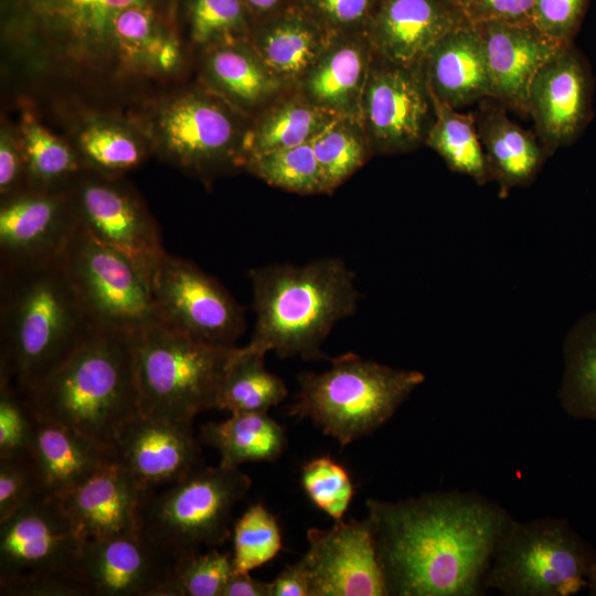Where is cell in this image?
Returning a JSON list of instances; mask_svg holds the SVG:
<instances>
[{"mask_svg": "<svg viewBox=\"0 0 596 596\" xmlns=\"http://www.w3.org/2000/svg\"><path fill=\"white\" fill-rule=\"evenodd\" d=\"M372 58L373 50L365 32L332 35L300 81L306 100L338 117L360 121Z\"/></svg>", "mask_w": 596, "mask_h": 596, "instance_id": "cb8c5ba5", "label": "cell"}, {"mask_svg": "<svg viewBox=\"0 0 596 596\" xmlns=\"http://www.w3.org/2000/svg\"><path fill=\"white\" fill-rule=\"evenodd\" d=\"M39 493L30 456L0 458V523Z\"/></svg>", "mask_w": 596, "mask_h": 596, "instance_id": "f6af8a7d", "label": "cell"}, {"mask_svg": "<svg viewBox=\"0 0 596 596\" xmlns=\"http://www.w3.org/2000/svg\"><path fill=\"white\" fill-rule=\"evenodd\" d=\"M253 46L280 81H301L318 60L332 34L298 3L257 23Z\"/></svg>", "mask_w": 596, "mask_h": 596, "instance_id": "83f0119b", "label": "cell"}, {"mask_svg": "<svg viewBox=\"0 0 596 596\" xmlns=\"http://www.w3.org/2000/svg\"><path fill=\"white\" fill-rule=\"evenodd\" d=\"M586 590L589 595L596 596V565L590 573Z\"/></svg>", "mask_w": 596, "mask_h": 596, "instance_id": "f5cc1de1", "label": "cell"}, {"mask_svg": "<svg viewBox=\"0 0 596 596\" xmlns=\"http://www.w3.org/2000/svg\"><path fill=\"white\" fill-rule=\"evenodd\" d=\"M200 440L215 448L223 467L238 468L245 462L274 461L287 443L284 428L268 412L234 413L222 422L200 428Z\"/></svg>", "mask_w": 596, "mask_h": 596, "instance_id": "f1b7e54d", "label": "cell"}, {"mask_svg": "<svg viewBox=\"0 0 596 596\" xmlns=\"http://www.w3.org/2000/svg\"><path fill=\"white\" fill-rule=\"evenodd\" d=\"M234 572L233 555L217 547L178 557L162 596H221Z\"/></svg>", "mask_w": 596, "mask_h": 596, "instance_id": "ab89813d", "label": "cell"}, {"mask_svg": "<svg viewBox=\"0 0 596 596\" xmlns=\"http://www.w3.org/2000/svg\"><path fill=\"white\" fill-rule=\"evenodd\" d=\"M31 183L21 146L7 132L0 139V193L9 196L26 189Z\"/></svg>", "mask_w": 596, "mask_h": 596, "instance_id": "c3c4849f", "label": "cell"}, {"mask_svg": "<svg viewBox=\"0 0 596 596\" xmlns=\"http://www.w3.org/2000/svg\"><path fill=\"white\" fill-rule=\"evenodd\" d=\"M149 284L155 320L206 344L235 347L245 330L244 311L216 279L166 252Z\"/></svg>", "mask_w": 596, "mask_h": 596, "instance_id": "8fae6325", "label": "cell"}, {"mask_svg": "<svg viewBox=\"0 0 596 596\" xmlns=\"http://www.w3.org/2000/svg\"><path fill=\"white\" fill-rule=\"evenodd\" d=\"M596 550L564 519L512 520L485 588L507 596H570L587 588Z\"/></svg>", "mask_w": 596, "mask_h": 596, "instance_id": "52a82bcc", "label": "cell"}, {"mask_svg": "<svg viewBox=\"0 0 596 596\" xmlns=\"http://www.w3.org/2000/svg\"><path fill=\"white\" fill-rule=\"evenodd\" d=\"M244 166L268 184L287 191L328 192L311 142L251 158Z\"/></svg>", "mask_w": 596, "mask_h": 596, "instance_id": "74e56055", "label": "cell"}, {"mask_svg": "<svg viewBox=\"0 0 596 596\" xmlns=\"http://www.w3.org/2000/svg\"><path fill=\"white\" fill-rule=\"evenodd\" d=\"M424 380L417 370L345 353L332 359L322 373L298 376L299 391L289 415L310 419L345 446L384 425Z\"/></svg>", "mask_w": 596, "mask_h": 596, "instance_id": "5b68a950", "label": "cell"}, {"mask_svg": "<svg viewBox=\"0 0 596 596\" xmlns=\"http://www.w3.org/2000/svg\"><path fill=\"white\" fill-rule=\"evenodd\" d=\"M77 223L120 252L150 277L166 254L153 219L137 196L110 175L79 172L67 185Z\"/></svg>", "mask_w": 596, "mask_h": 596, "instance_id": "5bb4252c", "label": "cell"}, {"mask_svg": "<svg viewBox=\"0 0 596 596\" xmlns=\"http://www.w3.org/2000/svg\"><path fill=\"white\" fill-rule=\"evenodd\" d=\"M158 124L162 150L180 167L207 174L232 162L242 166L233 118L209 97L188 94L173 99Z\"/></svg>", "mask_w": 596, "mask_h": 596, "instance_id": "d6986e66", "label": "cell"}, {"mask_svg": "<svg viewBox=\"0 0 596 596\" xmlns=\"http://www.w3.org/2000/svg\"><path fill=\"white\" fill-rule=\"evenodd\" d=\"M337 115L305 100L274 107L255 126L242 146V166L254 157L311 142Z\"/></svg>", "mask_w": 596, "mask_h": 596, "instance_id": "d6a6232c", "label": "cell"}, {"mask_svg": "<svg viewBox=\"0 0 596 596\" xmlns=\"http://www.w3.org/2000/svg\"><path fill=\"white\" fill-rule=\"evenodd\" d=\"M557 398L576 419L596 421V311L583 316L563 341Z\"/></svg>", "mask_w": 596, "mask_h": 596, "instance_id": "f546056e", "label": "cell"}, {"mask_svg": "<svg viewBox=\"0 0 596 596\" xmlns=\"http://www.w3.org/2000/svg\"><path fill=\"white\" fill-rule=\"evenodd\" d=\"M23 395L35 415L115 453L123 428L141 414L131 332L94 324L75 350Z\"/></svg>", "mask_w": 596, "mask_h": 596, "instance_id": "3957f363", "label": "cell"}, {"mask_svg": "<svg viewBox=\"0 0 596 596\" xmlns=\"http://www.w3.org/2000/svg\"><path fill=\"white\" fill-rule=\"evenodd\" d=\"M269 596H310V576L302 557L269 582Z\"/></svg>", "mask_w": 596, "mask_h": 596, "instance_id": "681fc988", "label": "cell"}, {"mask_svg": "<svg viewBox=\"0 0 596 596\" xmlns=\"http://www.w3.org/2000/svg\"><path fill=\"white\" fill-rule=\"evenodd\" d=\"M183 0H1L7 35L35 47H55L74 60L115 53L114 30L131 9L178 21Z\"/></svg>", "mask_w": 596, "mask_h": 596, "instance_id": "9c48e42d", "label": "cell"}, {"mask_svg": "<svg viewBox=\"0 0 596 596\" xmlns=\"http://www.w3.org/2000/svg\"><path fill=\"white\" fill-rule=\"evenodd\" d=\"M483 46L490 98L528 115V94L539 70L564 45L532 21L488 22L476 25Z\"/></svg>", "mask_w": 596, "mask_h": 596, "instance_id": "ffe728a7", "label": "cell"}, {"mask_svg": "<svg viewBox=\"0 0 596 596\" xmlns=\"http://www.w3.org/2000/svg\"><path fill=\"white\" fill-rule=\"evenodd\" d=\"M116 460L146 490L169 486L201 465V440L192 424L138 415L123 428Z\"/></svg>", "mask_w": 596, "mask_h": 596, "instance_id": "44dd1931", "label": "cell"}, {"mask_svg": "<svg viewBox=\"0 0 596 596\" xmlns=\"http://www.w3.org/2000/svg\"><path fill=\"white\" fill-rule=\"evenodd\" d=\"M251 487L240 468L200 466L151 494L142 530L174 560L220 547L231 536L233 508Z\"/></svg>", "mask_w": 596, "mask_h": 596, "instance_id": "ba28073f", "label": "cell"}, {"mask_svg": "<svg viewBox=\"0 0 596 596\" xmlns=\"http://www.w3.org/2000/svg\"><path fill=\"white\" fill-rule=\"evenodd\" d=\"M35 415L25 396L0 384V458L30 456Z\"/></svg>", "mask_w": 596, "mask_h": 596, "instance_id": "7bdbcfd3", "label": "cell"}, {"mask_svg": "<svg viewBox=\"0 0 596 596\" xmlns=\"http://www.w3.org/2000/svg\"><path fill=\"white\" fill-rule=\"evenodd\" d=\"M473 25L488 22H533L534 0H454Z\"/></svg>", "mask_w": 596, "mask_h": 596, "instance_id": "7dc6e473", "label": "cell"}, {"mask_svg": "<svg viewBox=\"0 0 596 596\" xmlns=\"http://www.w3.org/2000/svg\"><path fill=\"white\" fill-rule=\"evenodd\" d=\"M153 492L142 488L115 459L60 499L86 541L142 530L145 509Z\"/></svg>", "mask_w": 596, "mask_h": 596, "instance_id": "603a6c76", "label": "cell"}, {"mask_svg": "<svg viewBox=\"0 0 596 596\" xmlns=\"http://www.w3.org/2000/svg\"><path fill=\"white\" fill-rule=\"evenodd\" d=\"M182 6L190 36L199 45L243 42L254 33L243 0H183Z\"/></svg>", "mask_w": 596, "mask_h": 596, "instance_id": "8d00e7d4", "label": "cell"}, {"mask_svg": "<svg viewBox=\"0 0 596 596\" xmlns=\"http://www.w3.org/2000/svg\"><path fill=\"white\" fill-rule=\"evenodd\" d=\"M256 315L248 351L280 358H324L321 345L358 306L355 275L339 258L273 264L248 272Z\"/></svg>", "mask_w": 596, "mask_h": 596, "instance_id": "277c9868", "label": "cell"}, {"mask_svg": "<svg viewBox=\"0 0 596 596\" xmlns=\"http://www.w3.org/2000/svg\"><path fill=\"white\" fill-rule=\"evenodd\" d=\"M265 355L236 348L225 371L216 408L234 413L268 412L287 396L284 381L269 372Z\"/></svg>", "mask_w": 596, "mask_h": 596, "instance_id": "836d02e7", "label": "cell"}, {"mask_svg": "<svg viewBox=\"0 0 596 596\" xmlns=\"http://www.w3.org/2000/svg\"><path fill=\"white\" fill-rule=\"evenodd\" d=\"M20 143L32 188L64 189L83 170L79 155L32 115L22 118Z\"/></svg>", "mask_w": 596, "mask_h": 596, "instance_id": "e575fe53", "label": "cell"}, {"mask_svg": "<svg viewBox=\"0 0 596 596\" xmlns=\"http://www.w3.org/2000/svg\"><path fill=\"white\" fill-rule=\"evenodd\" d=\"M76 226L67 188H30L4 196L0 206V269L58 260Z\"/></svg>", "mask_w": 596, "mask_h": 596, "instance_id": "2e32d148", "label": "cell"}, {"mask_svg": "<svg viewBox=\"0 0 596 596\" xmlns=\"http://www.w3.org/2000/svg\"><path fill=\"white\" fill-rule=\"evenodd\" d=\"M465 21L454 0H381L365 33L376 56L421 66L432 47Z\"/></svg>", "mask_w": 596, "mask_h": 596, "instance_id": "7402d4cb", "label": "cell"}, {"mask_svg": "<svg viewBox=\"0 0 596 596\" xmlns=\"http://www.w3.org/2000/svg\"><path fill=\"white\" fill-rule=\"evenodd\" d=\"M479 102L475 115L482 145L489 181L499 188V196L520 187H528L549 158L535 132L512 121L500 103Z\"/></svg>", "mask_w": 596, "mask_h": 596, "instance_id": "4316f807", "label": "cell"}, {"mask_svg": "<svg viewBox=\"0 0 596 596\" xmlns=\"http://www.w3.org/2000/svg\"><path fill=\"white\" fill-rule=\"evenodd\" d=\"M94 324L60 259L0 269V384L28 393Z\"/></svg>", "mask_w": 596, "mask_h": 596, "instance_id": "7a4b0ae2", "label": "cell"}, {"mask_svg": "<svg viewBox=\"0 0 596 596\" xmlns=\"http://www.w3.org/2000/svg\"><path fill=\"white\" fill-rule=\"evenodd\" d=\"M141 414L184 424L216 408L221 384L237 347H216L157 320L131 332Z\"/></svg>", "mask_w": 596, "mask_h": 596, "instance_id": "8992f818", "label": "cell"}, {"mask_svg": "<svg viewBox=\"0 0 596 596\" xmlns=\"http://www.w3.org/2000/svg\"><path fill=\"white\" fill-rule=\"evenodd\" d=\"M77 145L83 164L110 177L137 167L146 156L143 145L132 134L108 123L86 126Z\"/></svg>", "mask_w": 596, "mask_h": 596, "instance_id": "f35d334b", "label": "cell"}, {"mask_svg": "<svg viewBox=\"0 0 596 596\" xmlns=\"http://www.w3.org/2000/svg\"><path fill=\"white\" fill-rule=\"evenodd\" d=\"M255 25L297 3V0H243Z\"/></svg>", "mask_w": 596, "mask_h": 596, "instance_id": "816d5d0a", "label": "cell"}, {"mask_svg": "<svg viewBox=\"0 0 596 596\" xmlns=\"http://www.w3.org/2000/svg\"><path fill=\"white\" fill-rule=\"evenodd\" d=\"M281 550V532L264 504L251 505L233 526L235 572L249 573L272 561Z\"/></svg>", "mask_w": 596, "mask_h": 596, "instance_id": "60d3db41", "label": "cell"}, {"mask_svg": "<svg viewBox=\"0 0 596 596\" xmlns=\"http://www.w3.org/2000/svg\"><path fill=\"white\" fill-rule=\"evenodd\" d=\"M594 77L573 43L564 45L535 74L528 94V115L547 157L571 146L593 116Z\"/></svg>", "mask_w": 596, "mask_h": 596, "instance_id": "9a60e30c", "label": "cell"}, {"mask_svg": "<svg viewBox=\"0 0 596 596\" xmlns=\"http://www.w3.org/2000/svg\"><path fill=\"white\" fill-rule=\"evenodd\" d=\"M590 0H534L533 23L550 38L573 43Z\"/></svg>", "mask_w": 596, "mask_h": 596, "instance_id": "bcb514c9", "label": "cell"}, {"mask_svg": "<svg viewBox=\"0 0 596 596\" xmlns=\"http://www.w3.org/2000/svg\"><path fill=\"white\" fill-rule=\"evenodd\" d=\"M60 260L95 324L132 332L155 320L149 276L78 223Z\"/></svg>", "mask_w": 596, "mask_h": 596, "instance_id": "30bf717a", "label": "cell"}, {"mask_svg": "<svg viewBox=\"0 0 596 596\" xmlns=\"http://www.w3.org/2000/svg\"><path fill=\"white\" fill-rule=\"evenodd\" d=\"M206 70L215 87L242 107H253L272 96L280 81L245 41L213 46Z\"/></svg>", "mask_w": 596, "mask_h": 596, "instance_id": "4dcf8cb0", "label": "cell"}, {"mask_svg": "<svg viewBox=\"0 0 596 596\" xmlns=\"http://www.w3.org/2000/svg\"><path fill=\"white\" fill-rule=\"evenodd\" d=\"M301 486L311 502L334 521L343 519L353 498V483L343 466L321 456L301 468Z\"/></svg>", "mask_w": 596, "mask_h": 596, "instance_id": "b9f144b4", "label": "cell"}, {"mask_svg": "<svg viewBox=\"0 0 596 596\" xmlns=\"http://www.w3.org/2000/svg\"><path fill=\"white\" fill-rule=\"evenodd\" d=\"M310 596H387L368 518L307 531Z\"/></svg>", "mask_w": 596, "mask_h": 596, "instance_id": "ac0fdd59", "label": "cell"}, {"mask_svg": "<svg viewBox=\"0 0 596 596\" xmlns=\"http://www.w3.org/2000/svg\"><path fill=\"white\" fill-rule=\"evenodd\" d=\"M221 596H269V582L256 579L249 573L234 572Z\"/></svg>", "mask_w": 596, "mask_h": 596, "instance_id": "f907efd6", "label": "cell"}, {"mask_svg": "<svg viewBox=\"0 0 596 596\" xmlns=\"http://www.w3.org/2000/svg\"><path fill=\"white\" fill-rule=\"evenodd\" d=\"M84 542L60 498L34 496L0 523V594L39 579L81 583L76 566Z\"/></svg>", "mask_w": 596, "mask_h": 596, "instance_id": "7c38bea8", "label": "cell"}, {"mask_svg": "<svg viewBox=\"0 0 596 596\" xmlns=\"http://www.w3.org/2000/svg\"><path fill=\"white\" fill-rule=\"evenodd\" d=\"M381 0H297L330 34L365 32Z\"/></svg>", "mask_w": 596, "mask_h": 596, "instance_id": "ee69618b", "label": "cell"}, {"mask_svg": "<svg viewBox=\"0 0 596 596\" xmlns=\"http://www.w3.org/2000/svg\"><path fill=\"white\" fill-rule=\"evenodd\" d=\"M422 67L430 93L454 108L490 98L482 41L477 26L468 21L439 40Z\"/></svg>", "mask_w": 596, "mask_h": 596, "instance_id": "484cf974", "label": "cell"}, {"mask_svg": "<svg viewBox=\"0 0 596 596\" xmlns=\"http://www.w3.org/2000/svg\"><path fill=\"white\" fill-rule=\"evenodd\" d=\"M173 563L140 530L86 540L76 574L88 596H162Z\"/></svg>", "mask_w": 596, "mask_h": 596, "instance_id": "e0dca14e", "label": "cell"}, {"mask_svg": "<svg viewBox=\"0 0 596 596\" xmlns=\"http://www.w3.org/2000/svg\"><path fill=\"white\" fill-rule=\"evenodd\" d=\"M430 95L434 120L425 145L438 153L451 171L468 175L477 184L488 183L486 157L473 113H460Z\"/></svg>", "mask_w": 596, "mask_h": 596, "instance_id": "1f68e13d", "label": "cell"}, {"mask_svg": "<svg viewBox=\"0 0 596 596\" xmlns=\"http://www.w3.org/2000/svg\"><path fill=\"white\" fill-rule=\"evenodd\" d=\"M358 125L356 120L339 117L311 141L328 192L353 174L372 150Z\"/></svg>", "mask_w": 596, "mask_h": 596, "instance_id": "d590c367", "label": "cell"}, {"mask_svg": "<svg viewBox=\"0 0 596 596\" xmlns=\"http://www.w3.org/2000/svg\"><path fill=\"white\" fill-rule=\"evenodd\" d=\"M387 596H478L513 518L458 490L401 501L366 500Z\"/></svg>", "mask_w": 596, "mask_h": 596, "instance_id": "6da1fadb", "label": "cell"}, {"mask_svg": "<svg viewBox=\"0 0 596 596\" xmlns=\"http://www.w3.org/2000/svg\"><path fill=\"white\" fill-rule=\"evenodd\" d=\"M30 458L40 493L62 498L115 460L116 454L68 427L35 415Z\"/></svg>", "mask_w": 596, "mask_h": 596, "instance_id": "d4e9b609", "label": "cell"}, {"mask_svg": "<svg viewBox=\"0 0 596 596\" xmlns=\"http://www.w3.org/2000/svg\"><path fill=\"white\" fill-rule=\"evenodd\" d=\"M434 120L432 95L421 66L385 61L373 53L360 108L372 150L400 153L425 143Z\"/></svg>", "mask_w": 596, "mask_h": 596, "instance_id": "4fadbf2b", "label": "cell"}]
</instances>
